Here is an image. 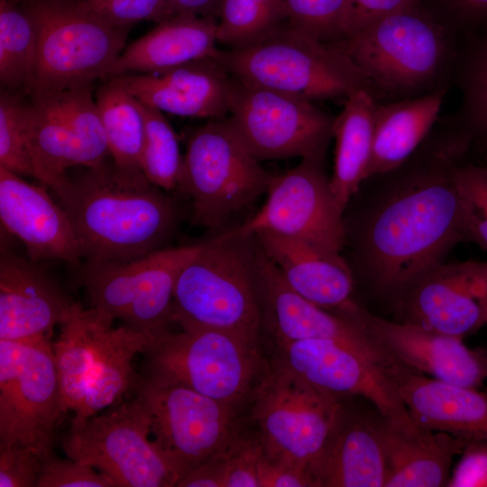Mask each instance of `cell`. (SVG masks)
<instances>
[{
    "instance_id": "9a60e30c",
    "label": "cell",
    "mask_w": 487,
    "mask_h": 487,
    "mask_svg": "<svg viewBox=\"0 0 487 487\" xmlns=\"http://www.w3.org/2000/svg\"><path fill=\"white\" fill-rule=\"evenodd\" d=\"M63 414L51 341L0 339V445L49 455Z\"/></svg>"
},
{
    "instance_id": "4316f807",
    "label": "cell",
    "mask_w": 487,
    "mask_h": 487,
    "mask_svg": "<svg viewBox=\"0 0 487 487\" xmlns=\"http://www.w3.org/2000/svg\"><path fill=\"white\" fill-rule=\"evenodd\" d=\"M254 235L285 282L304 299L337 313L356 303L353 299L354 279L344 256H331L270 232Z\"/></svg>"
},
{
    "instance_id": "44dd1931",
    "label": "cell",
    "mask_w": 487,
    "mask_h": 487,
    "mask_svg": "<svg viewBox=\"0 0 487 487\" xmlns=\"http://www.w3.org/2000/svg\"><path fill=\"white\" fill-rule=\"evenodd\" d=\"M357 317L372 339L395 363L431 378L476 388L487 379L482 348L463 338L390 320L361 306Z\"/></svg>"
},
{
    "instance_id": "4fadbf2b",
    "label": "cell",
    "mask_w": 487,
    "mask_h": 487,
    "mask_svg": "<svg viewBox=\"0 0 487 487\" xmlns=\"http://www.w3.org/2000/svg\"><path fill=\"white\" fill-rule=\"evenodd\" d=\"M133 390L147 410L152 439L178 483L221 450L240 427L239 409L187 386L139 376Z\"/></svg>"
},
{
    "instance_id": "6da1fadb",
    "label": "cell",
    "mask_w": 487,
    "mask_h": 487,
    "mask_svg": "<svg viewBox=\"0 0 487 487\" xmlns=\"http://www.w3.org/2000/svg\"><path fill=\"white\" fill-rule=\"evenodd\" d=\"M470 152L448 117L439 118L405 161L365 179L347 203L345 259L354 282L390 308L466 243L455 173Z\"/></svg>"
},
{
    "instance_id": "3957f363",
    "label": "cell",
    "mask_w": 487,
    "mask_h": 487,
    "mask_svg": "<svg viewBox=\"0 0 487 487\" xmlns=\"http://www.w3.org/2000/svg\"><path fill=\"white\" fill-rule=\"evenodd\" d=\"M151 181L124 179L114 163L66 178L52 190L88 262H125L165 248L178 222L172 199Z\"/></svg>"
},
{
    "instance_id": "8992f818",
    "label": "cell",
    "mask_w": 487,
    "mask_h": 487,
    "mask_svg": "<svg viewBox=\"0 0 487 487\" xmlns=\"http://www.w3.org/2000/svg\"><path fill=\"white\" fill-rule=\"evenodd\" d=\"M233 77L311 102L366 91L360 70L341 50L286 23L260 41L219 50L214 57Z\"/></svg>"
},
{
    "instance_id": "ba28073f",
    "label": "cell",
    "mask_w": 487,
    "mask_h": 487,
    "mask_svg": "<svg viewBox=\"0 0 487 487\" xmlns=\"http://www.w3.org/2000/svg\"><path fill=\"white\" fill-rule=\"evenodd\" d=\"M149 357L150 378L179 383L240 409L268 363L258 342L225 331H163Z\"/></svg>"
},
{
    "instance_id": "9c48e42d",
    "label": "cell",
    "mask_w": 487,
    "mask_h": 487,
    "mask_svg": "<svg viewBox=\"0 0 487 487\" xmlns=\"http://www.w3.org/2000/svg\"><path fill=\"white\" fill-rule=\"evenodd\" d=\"M272 176L223 118L190 133L177 188L192 200L193 222L216 230L267 193Z\"/></svg>"
},
{
    "instance_id": "2e32d148",
    "label": "cell",
    "mask_w": 487,
    "mask_h": 487,
    "mask_svg": "<svg viewBox=\"0 0 487 487\" xmlns=\"http://www.w3.org/2000/svg\"><path fill=\"white\" fill-rule=\"evenodd\" d=\"M93 85L32 94L30 152L33 178L51 189L72 166L96 168L110 154Z\"/></svg>"
},
{
    "instance_id": "7bdbcfd3",
    "label": "cell",
    "mask_w": 487,
    "mask_h": 487,
    "mask_svg": "<svg viewBox=\"0 0 487 487\" xmlns=\"http://www.w3.org/2000/svg\"><path fill=\"white\" fill-rule=\"evenodd\" d=\"M42 456L19 445H0V487H37Z\"/></svg>"
},
{
    "instance_id": "603a6c76",
    "label": "cell",
    "mask_w": 487,
    "mask_h": 487,
    "mask_svg": "<svg viewBox=\"0 0 487 487\" xmlns=\"http://www.w3.org/2000/svg\"><path fill=\"white\" fill-rule=\"evenodd\" d=\"M74 302L37 262L2 248L0 339L51 340Z\"/></svg>"
},
{
    "instance_id": "60d3db41",
    "label": "cell",
    "mask_w": 487,
    "mask_h": 487,
    "mask_svg": "<svg viewBox=\"0 0 487 487\" xmlns=\"http://www.w3.org/2000/svg\"><path fill=\"white\" fill-rule=\"evenodd\" d=\"M82 8L114 26L141 21L161 22L172 15L168 0H75Z\"/></svg>"
},
{
    "instance_id": "83f0119b",
    "label": "cell",
    "mask_w": 487,
    "mask_h": 487,
    "mask_svg": "<svg viewBox=\"0 0 487 487\" xmlns=\"http://www.w3.org/2000/svg\"><path fill=\"white\" fill-rule=\"evenodd\" d=\"M217 22L192 14L170 15L125 47L106 78L139 72L157 73L188 61L215 57Z\"/></svg>"
},
{
    "instance_id": "30bf717a",
    "label": "cell",
    "mask_w": 487,
    "mask_h": 487,
    "mask_svg": "<svg viewBox=\"0 0 487 487\" xmlns=\"http://www.w3.org/2000/svg\"><path fill=\"white\" fill-rule=\"evenodd\" d=\"M247 402L263 452L306 469L322 449L343 400L314 388L272 359Z\"/></svg>"
},
{
    "instance_id": "f546056e",
    "label": "cell",
    "mask_w": 487,
    "mask_h": 487,
    "mask_svg": "<svg viewBox=\"0 0 487 487\" xmlns=\"http://www.w3.org/2000/svg\"><path fill=\"white\" fill-rule=\"evenodd\" d=\"M448 89L443 87L419 97L376 104L367 178L396 168L418 149L439 119Z\"/></svg>"
},
{
    "instance_id": "277c9868",
    "label": "cell",
    "mask_w": 487,
    "mask_h": 487,
    "mask_svg": "<svg viewBox=\"0 0 487 487\" xmlns=\"http://www.w3.org/2000/svg\"><path fill=\"white\" fill-rule=\"evenodd\" d=\"M171 322L258 342L263 302L254 234L237 225L200 243L177 277Z\"/></svg>"
},
{
    "instance_id": "f35d334b",
    "label": "cell",
    "mask_w": 487,
    "mask_h": 487,
    "mask_svg": "<svg viewBox=\"0 0 487 487\" xmlns=\"http://www.w3.org/2000/svg\"><path fill=\"white\" fill-rule=\"evenodd\" d=\"M466 243L487 250V164L463 162L456 170Z\"/></svg>"
},
{
    "instance_id": "5bb4252c",
    "label": "cell",
    "mask_w": 487,
    "mask_h": 487,
    "mask_svg": "<svg viewBox=\"0 0 487 487\" xmlns=\"http://www.w3.org/2000/svg\"><path fill=\"white\" fill-rule=\"evenodd\" d=\"M199 248L200 243L165 247L125 262H86L78 281L92 308L133 328L159 333L171 323L177 277Z\"/></svg>"
},
{
    "instance_id": "d4e9b609",
    "label": "cell",
    "mask_w": 487,
    "mask_h": 487,
    "mask_svg": "<svg viewBox=\"0 0 487 487\" xmlns=\"http://www.w3.org/2000/svg\"><path fill=\"white\" fill-rule=\"evenodd\" d=\"M0 219L10 234L23 243L31 261L60 259L79 265L81 249L66 211L43 187L31 184L3 167Z\"/></svg>"
},
{
    "instance_id": "52a82bcc",
    "label": "cell",
    "mask_w": 487,
    "mask_h": 487,
    "mask_svg": "<svg viewBox=\"0 0 487 487\" xmlns=\"http://www.w3.org/2000/svg\"><path fill=\"white\" fill-rule=\"evenodd\" d=\"M20 1L38 39L27 93L61 91L106 78L132 26L111 25L75 0Z\"/></svg>"
},
{
    "instance_id": "7402d4cb",
    "label": "cell",
    "mask_w": 487,
    "mask_h": 487,
    "mask_svg": "<svg viewBox=\"0 0 487 487\" xmlns=\"http://www.w3.org/2000/svg\"><path fill=\"white\" fill-rule=\"evenodd\" d=\"M380 413L343 401L318 455L306 468L310 487H385L387 462Z\"/></svg>"
},
{
    "instance_id": "5b68a950",
    "label": "cell",
    "mask_w": 487,
    "mask_h": 487,
    "mask_svg": "<svg viewBox=\"0 0 487 487\" xmlns=\"http://www.w3.org/2000/svg\"><path fill=\"white\" fill-rule=\"evenodd\" d=\"M114 318L74 302L59 324L52 344L64 413L87 418L117 403L133 390L139 375L132 365L137 354L149 352L162 332L129 326L114 327Z\"/></svg>"
},
{
    "instance_id": "7c38bea8",
    "label": "cell",
    "mask_w": 487,
    "mask_h": 487,
    "mask_svg": "<svg viewBox=\"0 0 487 487\" xmlns=\"http://www.w3.org/2000/svg\"><path fill=\"white\" fill-rule=\"evenodd\" d=\"M228 117L240 141L261 161L324 160L334 117L313 102L231 78Z\"/></svg>"
},
{
    "instance_id": "f6af8a7d",
    "label": "cell",
    "mask_w": 487,
    "mask_h": 487,
    "mask_svg": "<svg viewBox=\"0 0 487 487\" xmlns=\"http://www.w3.org/2000/svg\"><path fill=\"white\" fill-rule=\"evenodd\" d=\"M463 33L487 27V0H432Z\"/></svg>"
},
{
    "instance_id": "f5cc1de1",
    "label": "cell",
    "mask_w": 487,
    "mask_h": 487,
    "mask_svg": "<svg viewBox=\"0 0 487 487\" xmlns=\"http://www.w3.org/2000/svg\"><path fill=\"white\" fill-rule=\"evenodd\" d=\"M24 1H41V0H24Z\"/></svg>"
},
{
    "instance_id": "8d00e7d4",
    "label": "cell",
    "mask_w": 487,
    "mask_h": 487,
    "mask_svg": "<svg viewBox=\"0 0 487 487\" xmlns=\"http://www.w3.org/2000/svg\"><path fill=\"white\" fill-rule=\"evenodd\" d=\"M286 23L317 40L334 43L354 32L352 0H282Z\"/></svg>"
},
{
    "instance_id": "ac0fdd59",
    "label": "cell",
    "mask_w": 487,
    "mask_h": 487,
    "mask_svg": "<svg viewBox=\"0 0 487 487\" xmlns=\"http://www.w3.org/2000/svg\"><path fill=\"white\" fill-rule=\"evenodd\" d=\"M275 359L322 392L367 400L391 427L409 436L423 432L374 363L332 340L276 342Z\"/></svg>"
},
{
    "instance_id": "816d5d0a",
    "label": "cell",
    "mask_w": 487,
    "mask_h": 487,
    "mask_svg": "<svg viewBox=\"0 0 487 487\" xmlns=\"http://www.w3.org/2000/svg\"><path fill=\"white\" fill-rule=\"evenodd\" d=\"M485 325L487 326V299L485 303Z\"/></svg>"
},
{
    "instance_id": "4dcf8cb0",
    "label": "cell",
    "mask_w": 487,
    "mask_h": 487,
    "mask_svg": "<svg viewBox=\"0 0 487 487\" xmlns=\"http://www.w3.org/2000/svg\"><path fill=\"white\" fill-rule=\"evenodd\" d=\"M376 104L367 91L359 90L345 99L343 110L334 119L335 147L330 185L344 211L367 178L372 152Z\"/></svg>"
},
{
    "instance_id": "ee69618b",
    "label": "cell",
    "mask_w": 487,
    "mask_h": 487,
    "mask_svg": "<svg viewBox=\"0 0 487 487\" xmlns=\"http://www.w3.org/2000/svg\"><path fill=\"white\" fill-rule=\"evenodd\" d=\"M447 487H487V441L468 442Z\"/></svg>"
},
{
    "instance_id": "d590c367",
    "label": "cell",
    "mask_w": 487,
    "mask_h": 487,
    "mask_svg": "<svg viewBox=\"0 0 487 487\" xmlns=\"http://www.w3.org/2000/svg\"><path fill=\"white\" fill-rule=\"evenodd\" d=\"M138 104L144 120L142 170L157 187L177 188L183 163L178 136L161 110L139 100Z\"/></svg>"
},
{
    "instance_id": "c3c4849f",
    "label": "cell",
    "mask_w": 487,
    "mask_h": 487,
    "mask_svg": "<svg viewBox=\"0 0 487 487\" xmlns=\"http://www.w3.org/2000/svg\"><path fill=\"white\" fill-rule=\"evenodd\" d=\"M428 1L430 0H352L354 9V33L378 17L412 8Z\"/></svg>"
},
{
    "instance_id": "d6a6232c",
    "label": "cell",
    "mask_w": 487,
    "mask_h": 487,
    "mask_svg": "<svg viewBox=\"0 0 487 487\" xmlns=\"http://www.w3.org/2000/svg\"><path fill=\"white\" fill-rule=\"evenodd\" d=\"M454 83L462 100L448 118L487 164V27L464 35Z\"/></svg>"
},
{
    "instance_id": "b9f144b4",
    "label": "cell",
    "mask_w": 487,
    "mask_h": 487,
    "mask_svg": "<svg viewBox=\"0 0 487 487\" xmlns=\"http://www.w3.org/2000/svg\"><path fill=\"white\" fill-rule=\"evenodd\" d=\"M37 487H115L114 482L94 468L72 460L60 459L51 453L42 456Z\"/></svg>"
},
{
    "instance_id": "ffe728a7",
    "label": "cell",
    "mask_w": 487,
    "mask_h": 487,
    "mask_svg": "<svg viewBox=\"0 0 487 487\" xmlns=\"http://www.w3.org/2000/svg\"><path fill=\"white\" fill-rule=\"evenodd\" d=\"M258 266L263 323L268 324L276 342L332 340L350 348L381 370L396 363L372 339L356 316L327 310L295 292L259 243Z\"/></svg>"
},
{
    "instance_id": "836d02e7",
    "label": "cell",
    "mask_w": 487,
    "mask_h": 487,
    "mask_svg": "<svg viewBox=\"0 0 487 487\" xmlns=\"http://www.w3.org/2000/svg\"><path fill=\"white\" fill-rule=\"evenodd\" d=\"M37 32L20 0H0V82L26 92L37 59Z\"/></svg>"
},
{
    "instance_id": "cb8c5ba5",
    "label": "cell",
    "mask_w": 487,
    "mask_h": 487,
    "mask_svg": "<svg viewBox=\"0 0 487 487\" xmlns=\"http://www.w3.org/2000/svg\"><path fill=\"white\" fill-rule=\"evenodd\" d=\"M411 418L429 431L465 442L487 441V394L442 381L399 363L381 371Z\"/></svg>"
},
{
    "instance_id": "484cf974",
    "label": "cell",
    "mask_w": 487,
    "mask_h": 487,
    "mask_svg": "<svg viewBox=\"0 0 487 487\" xmlns=\"http://www.w3.org/2000/svg\"><path fill=\"white\" fill-rule=\"evenodd\" d=\"M113 78L136 99L161 112L212 119L228 114L232 76L214 57L157 73Z\"/></svg>"
},
{
    "instance_id": "ab89813d",
    "label": "cell",
    "mask_w": 487,
    "mask_h": 487,
    "mask_svg": "<svg viewBox=\"0 0 487 487\" xmlns=\"http://www.w3.org/2000/svg\"><path fill=\"white\" fill-rule=\"evenodd\" d=\"M262 450L256 431L247 433L240 426L225 446L224 487H259L257 470Z\"/></svg>"
},
{
    "instance_id": "e0dca14e",
    "label": "cell",
    "mask_w": 487,
    "mask_h": 487,
    "mask_svg": "<svg viewBox=\"0 0 487 487\" xmlns=\"http://www.w3.org/2000/svg\"><path fill=\"white\" fill-rule=\"evenodd\" d=\"M344 209L324 168V160L302 159L287 172L272 176L262 207L240 228L245 234L270 232L342 256Z\"/></svg>"
},
{
    "instance_id": "74e56055",
    "label": "cell",
    "mask_w": 487,
    "mask_h": 487,
    "mask_svg": "<svg viewBox=\"0 0 487 487\" xmlns=\"http://www.w3.org/2000/svg\"><path fill=\"white\" fill-rule=\"evenodd\" d=\"M31 102L18 92L2 89L0 96V167L33 177L30 152Z\"/></svg>"
},
{
    "instance_id": "f907efd6",
    "label": "cell",
    "mask_w": 487,
    "mask_h": 487,
    "mask_svg": "<svg viewBox=\"0 0 487 487\" xmlns=\"http://www.w3.org/2000/svg\"><path fill=\"white\" fill-rule=\"evenodd\" d=\"M482 354L484 356V361H485L486 369H487V348H482Z\"/></svg>"
},
{
    "instance_id": "bcb514c9",
    "label": "cell",
    "mask_w": 487,
    "mask_h": 487,
    "mask_svg": "<svg viewBox=\"0 0 487 487\" xmlns=\"http://www.w3.org/2000/svg\"><path fill=\"white\" fill-rule=\"evenodd\" d=\"M257 476L259 487H310L306 469L273 458L263 450Z\"/></svg>"
},
{
    "instance_id": "1f68e13d",
    "label": "cell",
    "mask_w": 487,
    "mask_h": 487,
    "mask_svg": "<svg viewBox=\"0 0 487 487\" xmlns=\"http://www.w3.org/2000/svg\"><path fill=\"white\" fill-rule=\"evenodd\" d=\"M96 104L116 171L133 182L150 181L142 165L144 120L138 100L109 78L97 88Z\"/></svg>"
},
{
    "instance_id": "681fc988",
    "label": "cell",
    "mask_w": 487,
    "mask_h": 487,
    "mask_svg": "<svg viewBox=\"0 0 487 487\" xmlns=\"http://www.w3.org/2000/svg\"><path fill=\"white\" fill-rule=\"evenodd\" d=\"M224 0H168L171 14H192L217 19Z\"/></svg>"
},
{
    "instance_id": "7dc6e473",
    "label": "cell",
    "mask_w": 487,
    "mask_h": 487,
    "mask_svg": "<svg viewBox=\"0 0 487 487\" xmlns=\"http://www.w3.org/2000/svg\"><path fill=\"white\" fill-rule=\"evenodd\" d=\"M225 446L186 474L177 486L224 487L226 466Z\"/></svg>"
},
{
    "instance_id": "7a4b0ae2",
    "label": "cell",
    "mask_w": 487,
    "mask_h": 487,
    "mask_svg": "<svg viewBox=\"0 0 487 487\" xmlns=\"http://www.w3.org/2000/svg\"><path fill=\"white\" fill-rule=\"evenodd\" d=\"M464 35L430 0L378 17L332 44L354 63L373 99L390 103L449 88Z\"/></svg>"
},
{
    "instance_id": "d6986e66",
    "label": "cell",
    "mask_w": 487,
    "mask_h": 487,
    "mask_svg": "<svg viewBox=\"0 0 487 487\" xmlns=\"http://www.w3.org/2000/svg\"><path fill=\"white\" fill-rule=\"evenodd\" d=\"M487 262H444L391 308L396 321L463 338L485 325Z\"/></svg>"
},
{
    "instance_id": "8fae6325",
    "label": "cell",
    "mask_w": 487,
    "mask_h": 487,
    "mask_svg": "<svg viewBox=\"0 0 487 487\" xmlns=\"http://www.w3.org/2000/svg\"><path fill=\"white\" fill-rule=\"evenodd\" d=\"M139 397L102 415L73 418L61 439L68 458L97 469L115 487H172L178 478L156 447Z\"/></svg>"
},
{
    "instance_id": "e575fe53",
    "label": "cell",
    "mask_w": 487,
    "mask_h": 487,
    "mask_svg": "<svg viewBox=\"0 0 487 487\" xmlns=\"http://www.w3.org/2000/svg\"><path fill=\"white\" fill-rule=\"evenodd\" d=\"M217 23V42L228 49L253 45L286 23L282 0H224Z\"/></svg>"
},
{
    "instance_id": "f1b7e54d",
    "label": "cell",
    "mask_w": 487,
    "mask_h": 487,
    "mask_svg": "<svg viewBox=\"0 0 487 487\" xmlns=\"http://www.w3.org/2000/svg\"><path fill=\"white\" fill-rule=\"evenodd\" d=\"M379 429L387 462L385 487L447 486L453 458L467 444L440 431L406 435L389 426L381 414Z\"/></svg>"
}]
</instances>
